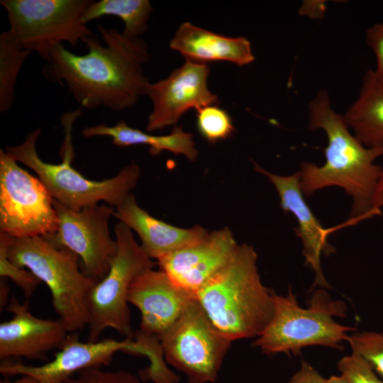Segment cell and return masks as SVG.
Returning a JSON list of instances; mask_svg holds the SVG:
<instances>
[{
	"instance_id": "cell-20",
	"label": "cell",
	"mask_w": 383,
	"mask_h": 383,
	"mask_svg": "<svg viewBox=\"0 0 383 383\" xmlns=\"http://www.w3.org/2000/svg\"><path fill=\"white\" fill-rule=\"evenodd\" d=\"M82 135L87 138L109 136L112 138L115 145L121 148L148 145L149 152L152 156L159 155L165 150L184 155L190 161H195L199 156L193 135L178 126H175L168 135H154L132 128L122 120L111 126L101 123L86 127L82 130Z\"/></svg>"
},
{
	"instance_id": "cell-26",
	"label": "cell",
	"mask_w": 383,
	"mask_h": 383,
	"mask_svg": "<svg viewBox=\"0 0 383 383\" xmlns=\"http://www.w3.org/2000/svg\"><path fill=\"white\" fill-rule=\"evenodd\" d=\"M10 235L0 232V276L11 279L23 292L28 299L41 281L30 271L26 270L11 262L7 257V248Z\"/></svg>"
},
{
	"instance_id": "cell-22",
	"label": "cell",
	"mask_w": 383,
	"mask_h": 383,
	"mask_svg": "<svg viewBox=\"0 0 383 383\" xmlns=\"http://www.w3.org/2000/svg\"><path fill=\"white\" fill-rule=\"evenodd\" d=\"M152 11L148 0L91 1L83 14L82 21L87 24L103 16H118L124 22L122 34L129 39H135L147 31Z\"/></svg>"
},
{
	"instance_id": "cell-19",
	"label": "cell",
	"mask_w": 383,
	"mask_h": 383,
	"mask_svg": "<svg viewBox=\"0 0 383 383\" xmlns=\"http://www.w3.org/2000/svg\"><path fill=\"white\" fill-rule=\"evenodd\" d=\"M171 49L186 60L206 64L228 61L244 66L255 60L250 41L245 37H228L193 25L182 23L170 42Z\"/></svg>"
},
{
	"instance_id": "cell-9",
	"label": "cell",
	"mask_w": 383,
	"mask_h": 383,
	"mask_svg": "<svg viewBox=\"0 0 383 383\" xmlns=\"http://www.w3.org/2000/svg\"><path fill=\"white\" fill-rule=\"evenodd\" d=\"M213 324L196 297L160 338L165 361L189 383H212L231 346Z\"/></svg>"
},
{
	"instance_id": "cell-32",
	"label": "cell",
	"mask_w": 383,
	"mask_h": 383,
	"mask_svg": "<svg viewBox=\"0 0 383 383\" xmlns=\"http://www.w3.org/2000/svg\"><path fill=\"white\" fill-rule=\"evenodd\" d=\"M9 288L5 277H1L0 280V306L1 308L8 306Z\"/></svg>"
},
{
	"instance_id": "cell-24",
	"label": "cell",
	"mask_w": 383,
	"mask_h": 383,
	"mask_svg": "<svg viewBox=\"0 0 383 383\" xmlns=\"http://www.w3.org/2000/svg\"><path fill=\"white\" fill-rule=\"evenodd\" d=\"M196 110L197 130L209 143H215L225 140L235 131L231 116L217 105L206 106Z\"/></svg>"
},
{
	"instance_id": "cell-17",
	"label": "cell",
	"mask_w": 383,
	"mask_h": 383,
	"mask_svg": "<svg viewBox=\"0 0 383 383\" xmlns=\"http://www.w3.org/2000/svg\"><path fill=\"white\" fill-rule=\"evenodd\" d=\"M254 165L255 170L266 176L275 187L282 210L292 213L297 220L298 227L294 228V231L302 241L305 265H309L315 272L313 287L330 289L321 269V255L335 252V248L328 242V235L332 231L323 227L304 200L299 172L281 176L266 171L256 163Z\"/></svg>"
},
{
	"instance_id": "cell-18",
	"label": "cell",
	"mask_w": 383,
	"mask_h": 383,
	"mask_svg": "<svg viewBox=\"0 0 383 383\" xmlns=\"http://www.w3.org/2000/svg\"><path fill=\"white\" fill-rule=\"evenodd\" d=\"M113 216L137 233L141 248L152 259L158 260L196 243L209 233L198 225L182 228L152 217L138 205L131 193L116 207Z\"/></svg>"
},
{
	"instance_id": "cell-34",
	"label": "cell",
	"mask_w": 383,
	"mask_h": 383,
	"mask_svg": "<svg viewBox=\"0 0 383 383\" xmlns=\"http://www.w3.org/2000/svg\"><path fill=\"white\" fill-rule=\"evenodd\" d=\"M328 379V383H348L345 378L342 376H331Z\"/></svg>"
},
{
	"instance_id": "cell-4",
	"label": "cell",
	"mask_w": 383,
	"mask_h": 383,
	"mask_svg": "<svg viewBox=\"0 0 383 383\" xmlns=\"http://www.w3.org/2000/svg\"><path fill=\"white\" fill-rule=\"evenodd\" d=\"M80 115L81 109H78L62 116L65 139L60 150L62 160L59 164L46 162L38 155L36 143L41 133L40 128L28 133L21 144L6 147L5 151L18 162L33 170L53 199L65 206L80 211L103 201L116 207L135 187L140 169L137 164L132 163L121 169L113 177L101 181L85 178L74 170L71 165L74 157L72 130Z\"/></svg>"
},
{
	"instance_id": "cell-3",
	"label": "cell",
	"mask_w": 383,
	"mask_h": 383,
	"mask_svg": "<svg viewBox=\"0 0 383 383\" xmlns=\"http://www.w3.org/2000/svg\"><path fill=\"white\" fill-rule=\"evenodd\" d=\"M252 245H238L230 261L196 294L216 328L231 341L258 337L274 313L272 292L265 287Z\"/></svg>"
},
{
	"instance_id": "cell-5",
	"label": "cell",
	"mask_w": 383,
	"mask_h": 383,
	"mask_svg": "<svg viewBox=\"0 0 383 383\" xmlns=\"http://www.w3.org/2000/svg\"><path fill=\"white\" fill-rule=\"evenodd\" d=\"M272 298L273 316L252 343L265 354L299 355L313 345L341 349L348 333L355 330L334 320L346 317L347 307L344 301L332 299L325 289L314 292L306 309L298 304L290 287L285 296L273 292Z\"/></svg>"
},
{
	"instance_id": "cell-6",
	"label": "cell",
	"mask_w": 383,
	"mask_h": 383,
	"mask_svg": "<svg viewBox=\"0 0 383 383\" xmlns=\"http://www.w3.org/2000/svg\"><path fill=\"white\" fill-rule=\"evenodd\" d=\"M7 257L26 267L50 289L53 309L68 333L87 326V299L96 283L82 270L79 256L44 236L10 237Z\"/></svg>"
},
{
	"instance_id": "cell-21",
	"label": "cell",
	"mask_w": 383,
	"mask_h": 383,
	"mask_svg": "<svg viewBox=\"0 0 383 383\" xmlns=\"http://www.w3.org/2000/svg\"><path fill=\"white\" fill-rule=\"evenodd\" d=\"M343 118L365 146L383 149V81L374 70L365 73L359 95Z\"/></svg>"
},
{
	"instance_id": "cell-31",
	"label": "cell",
	"mask_w": 383,
	"mask_h": 383,
	"mask_svg": "<svg viewBox=\"0 0 383 383\" xmlns=\"http://www.w3.org/2000/svg\"><path fill=\"white\" fill-rule=\"evenodd\" d=\"M383 206V172L378 180L374 195L372 197V207L381 213V208Z\"/></svg>"
},
{
	"instance_id": "cell-12",
	"label": "cell",
	"mask_w": 383,
	"mask_h": 383,
	"mask_svg": "<svg viewBox=\"0 0 383 383\" xmlns=\"http://www.w3.org/2000/svg\"><path fill=\"white\" fill-rule=\"evenodd\" d=\"M59 349L52 361L40 366L3 360L0 373L4 377L31 375L43 383H62L84 369L110 365L118 351L148 357L147 350L134 339L106 338L83 343L79 341L77 332L69 333Z\"/></svg>"
},
{
	"instance_id": "cell-29",
	"label": "cell",
	"mask_w": 383,
	"mask_h": 383,
	"mask_svg": "<svg viewBox=\"0 0 383 383\" xmlns=\"http://www.w3.org/2000/svg\"><path fill=\"white\" fill-rule=\"evenodd\" d=\"M366 41L376 57L374 73L383 81V23L374 24L367 29Z\"/></svg>"
},
{
	"instance_id": "cell-2",
	"label": "cell",
	"mask_w": 383,
	"mask_h": 383,
	"mask_svg": "<svg viewBox=\"0 0 383 383\" xmlns=\"http://www.w3.org/2000/svg\"><path fill=\"white\" fill-rule=\"evenodd\" d=\"M309 128L323 130L328 140L322 166L313 162L300 164L299 182L304 196L336 186L353 200L350 223L368 219L380 213L372 207V197L383 168L375 160L383 149L365 146L349 131L343 116L331 106L328 93L318 91L309 104Z\"/></svg>"
},
{
	"instance_id": "cell-7",
	"label": "cell",
	"mask_w": 383,
	"mask_h": 383,
	"mask_svg": "<svg viewBox=\"0 0 383 383\" xmlns=\"http://www.w3.org/2000/svg\"><path fill=\"white\" fill-rule=\"evenodd\" d=\"M114 233L117 243L115 258L107 274L95 284L87 299L89 342L98 341L108 328L125 338L134 339L128 290L136 277L157 264L136 242L127 225L119 221L115 225Z\"/></svg>"
},
{
	"instance_id": "cell-15",
	"label": "cell",
	"mask_w": 383,
	"mask_h": 383,
	"mask_svg": "<svg viewBox=\"0 0 383 383\" xmlns=\"http://www.w3.org/2000/svg\"><path fill=\"white\" fill-rule=\"evenodd\" d=\"M196 298L175 285L162 270H148L131 284L128 301L140 312V330L160 338Z\"/></svg>"
},
{
	"instance_id": "cell-16",
	"label": "cell",
	"mask_w": 383,
	"mask_h": 383,
	"mask_svg": "<svg viewBox=\"0 0 383 383\" xmlns=\"http://www.w3.org/2000/svg\"><path fill=\"white\" fill-rule=\"evenodd\" d=\"M6 310L12 318L0 324V359L25 357L46 360L47 354L60 348L69 333L62 322L38 318L12 296Z\"/></svg>"
},
{
	"instance_id": "cell-11",
	"label": "cell",
	"mask_w": 383,
	"mask_h": 383,
	"mask_svg": "<svg viewBox=\"0 0 383 383\" xmlns=\"http://www.w3.org/2000/svg\"><path fill=\"white\" fill-rule=\"evenodd\" d=\"M58 229L44 236L54 245L77 254L82 272L96 282L109 272L117 252V243L111 238L109 221L115 209L106 204L72 210L54 199Z\"/></svg>"
},
{
	"instance_id": "cell-28",
	"label": "cell",
	"mask_w": 383,
	"mask_h": 383,
	"mask_svg": "<svg viewBox=\"0 0 383 383\" xmlns=\"http://www.w3.org/2000/svg\"><path fill=\"white\" fill-rule=\"evenodd\" d=\"M62 383H143L138 375L126 370L104 371L101 367H89L78 372L75 378Z\"/></svg>"
},
{
	"instance_id": "cell-8",
	"label": "cell",
	"mask_w": 383,
	"mask_h": 383,
	"mask_svg": "<svg viewBox=\"0 0 383 383\" xmlns=\"http://www.w3.org/2000/svg\"><path fill=\"white\" fill-rule=\"evenodd\" d=\"M89 0H1L9 30L21 45L47 60L51 50L76 46L92 32L82 21Z\"/></svg>"
},
{
	"instance_id": "cell-30",
	"label": "cell",
	"mask_w": 383,
	"mask_h": 383,
	"mask_svg": "<svg viewBox=\"0 0 383 383\" xmlns=\"http://www.w3.org/2000/svg\"><path fill=\"white\" fill-rule=\"evenodd\" d=\"M289 383H328L311 365L302 361L299 370L292 377Z\"/></svg>"
},
{
	"instance_id": "cell-27",
	"label": "cell",
	"mask_w": 383,
	"mask_h": 383,
	"mask_svg": "<svg viewBox=\"0 0 383 383\" xmlns=\"http://www.w3.org/2000/svg\"><path fill=\"white\" fill-rule=\"evenodd\" d=\"M338 368L348 383H383L369 364L353 352L338 361Z\"/></svg>"
},
{
	"instance_id": "cell-33",
	"label": "cell",
	"mask_w": 383,
	"mask_h": 383,
	"mask_svg": "<svg viewBox=\"0 0 383 383\" xmlns=\"http://www.w3.org/2000/svg\"><path fill=\"white\" fill-rule=\"evenodd\" d=\"M0 383H43L38 378L31 375H21L16 380H9L8 379H1Z\"/></svg>"
},
{
	"instance_id": "cell-23",
	"label": "cell",
	"mask_w": 383,
	"mask_h": 383,
	"mask_svg": "<svg viewBox=\"0 0 383 383\" xmlns=\"http://www.w3.org/2000/svg\"><path fill=\"white\" fill-rule=\"evenodd\" d=\"M30 51L24 49L9 29L0 35V112L9 111L14 100L16 79Z\"/></svg>"
},
{
	"instance_id": "cell-1",
	"label": "cell",
	"mask_w": 383,
	"mask_h": 383,
	"mask_svg": "<svg viewBox=\"0 0 383 383\" xmlns=\"http://www.w3.org/2000/svg\"><path fill=\"white\" fill-rule=\"evenodd\" d=\"M97 29L106 45L88 36L82 40L88 52L79 55L59 44L50 52L43 73L65 82L82 108L121 111L146 95L150 82L143 67L150 59L148 48L143 39H129L116 29L101 24Z\"/></svg>"
},
{
	"instance_id": "cell-14",
	"label": "cell",
	"mask_w": 383,
	"mask_h": 383,
	"mask_svg": "<svg viewBox=\"0 0 383 383\" xmlns=\"http://www.w3.org/2000/svg\"><path fill=\"white\" fill-rule=\"evenodd\" d=\"M238 244L228 228L157 260L160 270L180 289L196 295L230 261Z\"/></svg>"
},
{
	"instance_id": "cell-25",
	"label": "cell",
	"mask_w": 383,
	"mask_h": 383,
	"mask_svg": "<svg viewBox=\"0 0 383 383\" xmlns=\"http://www.w3.org/2000/svg\"><path fill=\"white\" fill-rule=\"evenodd\" d=\"M348 342L352 352L365 360L383 379V333L357 332L349 335Z\"/></svg>"
},
{
	"instance_id": "cell-10",
	"label": "cell",
	"mask_w": 383,
	"mask_h": 383,
	"mask_svg": "<svg viewBox=\"0 0 383 383\" xmlns=\"http://www.w3.org/2000/svg\"><path fill=\"white\" fill-rule=\"evenodd\" d=\"M53 201L38 177L0 150V232L15 238L54 234L58 218Z\"/></svg>"
},
{
	"instance_id": "cell-13",
	"label": "cell",
	"mask_w": 383,
	"mask_h": 383,
	"mask_svg": "<svg viewBox=\"0 0 383 383\" xmlns=\"http://www.w3.org/2000/svg\"><path fill=\"white\" fill-rule=\"evenodd\" d=\"M210 69L206 64L186 60L165 79L149 83L146 95L152 104L146 130L149 132L176 125L189 109L218 103L207 79Z\"/></svg>"
}]
</instances>
